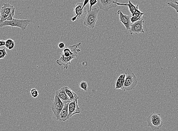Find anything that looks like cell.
<instances>
[{"label":"cell","instance_id":"6da1fadb","mask_svg":"<svg viewBox=\"0 0 178 131\" xmlns=\"http://www.w3.org/2000/svg\"><path fill=\"white\" fill-rule=\"evenodd\" d=\"M81 43L65 47L61 53V57L56 61L57 64L59 66H64V69H67L71 61L78 57V53L80 51L78 47L81 46Z\"/></svg>","mask_w":178,"mask_h":131},{"label":"cell","instance_id":"7a4b0ae2","mask_svg":"<svg viewBox=\"0 0 178 131\" xmlns=\"http://www.w3.org/2000/svg\"><path fill=\"white\" fill-rule=\"evenodd\" d=\"M125 78L123 91H129L134 90L138 84V79L131 69L127 68L125 71Z\"/></svg>","mask_w":178,"mask_h":131},{"label":"cell","instance_id":"3957f363","mask_svg":"<svg viewBox=\"0 0 178 131\" xmlns=\"http://www.w3.org/2000/svg\"><path fill=\"white\" fill-rule=\"evenodd\" d=\"M31 22L32 20L30 19H20L13 18L12 20L5 21L0 23V28L6 26H10L12 27H16L19 28L24 31L26 30L27 26Z\"/></svg>","mask_w":178,"mask_h":131},{"label":"cell","instance_id":"277c9868","mask_svg":"<svg viewBox=\"0 0 178 131\" xmlns=\"http://www.w3.org/2000/svg\"><path fill=\"white\" fill-rule=\"evenodd\" d=\"M148 126L153 130H158L163 126V122L160 114L153 112L147 118Z\"/></svg>","mask_w":178,"mask_h":131},{"label":"cell","instance_id":"5b68a950","mask_svg":"<svg viewBox=\"0 0 178 131\" xmlns=\"http://www.w3.org/2000/svg\"><path fill=\"white\" fill-rule=\"evenodd\" d=\"M99 11L100 10L97 8H94L91 10H88L84 18L83 24L89 29H93L97 21V16Z\"/></svg>","mask_w":178,"mask_h":131},{"label":"cell","instance_id":"8992f818","mask_svg":"<svg viewBox=\"0 0 178 131\" xmlns=\"http://www.w3.org/2000/svg\"><path fill=\"white\" fill-rule=\"evenodd\" d=\"M75 16L72 18L73 22L77 19H84L86 15L87 8L83 6V3L79 2L76 5L74 8Z\"/></svg>","mask_w":178,"mask_h":131},{"label":"cell","instance_id":"52a82bcc","mask_svg":"<svg viewBox=\"0 0 178 131\" xmlns=\"http://www.w3.org/2000/svg\"><path fill=\"white\" fill-rule=\"evenodd\" d=\"M118 0H97V5L100 10L108 12L112 8H116L117 5L114 2H117Z\"/></svg>","mask_w":178,"mask_h":131},{"label":"cell","instance_id":"ba28073f","mask_svg":"<svg viewBox=\"0 0 178 131\" xmlns=\"http://www.w3.org/2000/svg\"><path fill=\"white\" fill-rule=\"evenodd\" d=\"M144 21L143 19L136 21L135 22L131 24L130 28L129 29L130 34L131 35L134 34L137 35L139 33H145L143 29V24Z\"/></svg>","mask_w":178,"mask_h":131},{"label":"cell","instance_id":"9c48e42d","mask_svg":"<svg viewBox=\"0 0 178 131\" xmlns=\"http://www.w3.org/2000/svg\"><path fill=\"white\" fill-rule=\"evenodd\" d=\"M81 110L79 107L78 100L71 101L68 105V118L70 119L73 115L80 114Z\"/></svg>","mask_w":178,"mask_h":131},{"label":"cell","instance_id":"30bf717a","mask_svg":"<svg viewBox=\"0 0 178 131\" xmlns=\"http://www.w3.org/2000/svg\"><path fill=\"white\" fill-rule=\"evenodd\" d=\"M64 104L57 95H55L53 102L52 105V109L55 117L59 115L62 109Z\"/></svg>","mask_w":178,"mask_h":131},{"label":"cell","instance_id":"8fae6325","mask_svg":"<svg viewBox=\"0 0 178 131\" xmlns=\"http://www.w3.org/2000/svg\"><path fill=\"white\" fill-rule=\"evenodd\" d=\"M117 14L119 15L120 22L124 26L126 30H129L132 24L130 21V18L132 16L131 15L128 16L127 15L124 14L120 10H119L117 11Z\"/></svg>","mask_w":178,"mask_h":131},{"label":"cell","instance_id":"7c38bea8","mask_svg":"<svg viewBox=\"0 0 178 131\" xmlns=\"http://www.w3.org/2000/svg\"><path fill=\"white\" fill-rule=\"evenodd\" d=\"M69 104V103H68L64 104L63 109H62L59 115L55 117L57 120L65 122L69 119V118H68V114H69L68 113V105Z\"/></svg>","mask_w":178,"mask_h":131},{"label":"cell","instance_id":"4fadbf2b","mask_svg":"<svg viewBox=\"0 0 178 131\" xmlns=\"http://www.w3.org/2000/svg\"><path fill=\"white\" fill-rule=\"evenodd\" d=\"M15 9L13 5L8 3H3L1 10V14L10 15L13 12H15Z\"/></svg>","mask_w":178,"mask_h":131},{"label":"cell","instance_id":"5bb4252c","mask_svg":"<svg viewBox=\"0 0 178 131\" xmlns=\"http://www.w3.org/2000/svg\"><path fill=\"white\" fill-rule=\"evenodd\" d=\"M55 94L58 95L60 100L64 104L69 103L71 102L69 96L66 95L63 87L61 88L59 90L57 91Z\"/></svg>","mask_w":178,"mask_h":131},{"label":"cell","instance_id":"9a60e30c","mask_svg":"<svg viewBox=\"0 0 178 131\" xmlns=\"http://www.w3.org/2000/svg\"><path fill=\"white\" fill-rule=\"evenodd\" d=\"M63 88L66 95L69 96L71 101L79 99V97L78 95L75 93L70 88L67 87V86H64Z\"/></svg>","mask_w":178,"mask_h":131},{"label":"cell","instance_id":"2e32d148","mask_svg":"<svg viewBox=\"0 0 178 131\" xmlns=\"http://www.w3.org/2000/svg\"><path fill=\"white\" fill-rule=\"evenodd\" d=\"M125 78V74H122L119 77L116 83L115 89H120L123 90Z\"/></svg>","mask_w":178,"mask_h":131},{"label":"cell","instance_id":"e0dca14e","mask_svg":"<svg viewBox=\"0 0 178 131\" xmlns=\"http://www.w3.org/2000/svg\"><path fill=\"white\" fill-rule=\"evenodd\" d=\"M114 4L117 5V6L118 5H123L125 6H127L128 7V9H129V11L131 14H132L134 12V11L136 10L137 9V6H138V4H137V5H134V4H133L132 2H131L130 1H128V4H123V3H120L117 2H114Z\"/></svg>","mask_w":178,"mask_h":131},{"label":"cell","instance_id":"ac0fdd59","mask_svg":"<svg viewBox=\"0 0 178 131\" xmlns=\"http://www.w3.org/2000/svg\"><path fill=\"white\" fill-rule=\"evenodd\" d=\"M144 14V13H142L139 10L138 6H137V9L132 14H131V16L142 18V17Z\"/></svg>","mask_w":178,"mask_h":131},{"label":"cell","instance_id":"d6986e66","mask_svg":"<svg viewBox=\"0 0 178 131\" xmlns=\"http://www.w3.org/2000/svg\"><path fill=\"white\" fill-rule=\"evenodd\" d=\"M175 2H168L167 4L168 6L173 8L175 9L176 10V13H178V2L177 1Z\"/></svg>","mask_w":178,"mask_h":131},{"label":"cell","instance_id":"ffe728a7","mask_svg":"<svg viewBox=\"0 0 178 131\" xmlns=\"http://www.w3.org/2000/svg\"><path fill=\"white\" fill-rule=\"evenodd\" d=\"M87 82L84 81H81L79 84V87L80 88L83 89L84 91H87Z\"/></svg>","mask_w":178,"mask_h":131},{"label":"cell","instance_id":"44dd1931","mask_svg":"<svg viewBox=\"0 0 178 131\" xmlns=\"http://www.w3.org/2000/svg\"><path fill=\"white\" fill-rule=\"evenodd\" d=\"M7 55L5 48L0 49V60L4 59Z\"/></svg>","mask_w":178,"mask_h":131},{"label":"cell","instance_id":"7402d4cb","mask_svg":"<svg viewBox=\"0 0 178 131\" xmlns=\"http://www.w3.org/2000/svg\"><path fill=\"white\" fill-rule=\"evenodd\" d=\"M31 95L34 98H36L39 95V93L36 89H32L30 91Z\"/></svg>","mask_w":178,"mask_h":131},{"label":"cell","instance_id":"603a6c76","mask_svg":"<svg viewBox=\"0 0 178 131\" xmlns=\"http://www.w3.org/2000/svg\"><path fill=\"white\" fill-rule=\"evenodd\" d=\"M90 10H92L93 6L97 3V0H89Z\"/></svg>","mask_w":178,"mask_h":131},{"label":"cell","instance_id":"cb8c5ba5","mask_svg":"<svg viewBox=\"0 0 178 131\" xmlns=\"http://www.w3.org/2000/svg\"><path fill=\"white\" fill-rule=\"evenodd\" d=\"M13 40L11 39L7 40L5 41V47L7 48L8 49L9 46H10V45L12 43V42H13Z\"/></svg>","mask_w":178,"mask_h":131},{"label":"cell","instance_id":"d4e9b609","mask_svg":"<svg viewBox=\"0 0 178 131\" xmlns=\"http://www.w3.org/2000/svg\"><path fill=\"white\" fill-rule=\"evenodd\" d=\"M141 19L142 18L137 17L131 16L130 18V21L131 23L133 24V23L135 22L136 21L139 20Z\"/></svg>","mask_w":178,"mask_h":131},{"label":"cell","instance_id":"484cf974","mask_svg":"<svg viewBox=\"0 0 178 131\" xmlns=\"http://www.w3.org/2000/svg\"><path fill=\"white\" fill-rule=\"evenodd\" d=\"M66 46H65V44L64 43L61 42L58 44V47L60 49H63Z\"/></svg>","mask_w":178,"mask_h":131},{"label":"cell","instance_id":"4316f807","mask_svg":"<svg viewBox=\"0 0 178 131\" xmlns=\"http://www.w3.org/2000/svg\"><path fill=\"white\" fill-rule=\"evenodd\" d=\"M15 46V41L13 40V42H12V43L9 46V50H11L12 49H13V48Z\"/></svg>","mask_w":178,"mask_h":131},{"label":"cell","instance_id":"83f0119b","mask_svg":"<svg viewBox=\"0 0 178 131\" xmlns=\"http://www.w3.org/2000/svg\"><path fill=\"white\" fill-rule=\"evenodd\" d=\"M5 41L4 40H0V47H2L5 45Z\"/></svg>","mask_w":178,"mask_h":131},{"label":"cell","instance_id":"f1b7e54d","mask_svg":"<svg viewBox=\"0 0 178 131\" xmlns=\"http://www.w3.org/2000/svg\"><path fill=\"white\" fill-rule=\"evenodd\" d=\"M89 0H84V2L83 3V6L84 7H86V5L89 2Z\"/></svg>","mask_w":178,"mask_h":131}]
</instances>
